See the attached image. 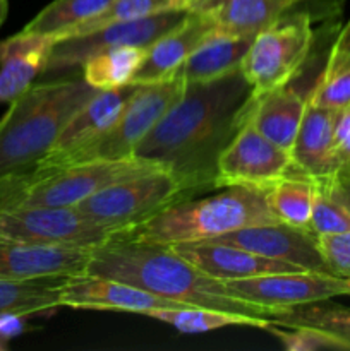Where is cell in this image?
Listing matches in <instances>:
<instances>
[{
	"instance_id": "6da1fadb",
	"label": "cell",
	"mask_w": 350,
	"mask_h": 351,
	"mask_svg": "<svg viewBox=\"0 0 350 351\" xmlns=\"http://www.w3.org/2000/svg\"><path fill=\"white\" fill-rule=\"evenodd\" d=\"M253 88L240 69L206 82H187L182 98L165 113L136 156L170 171L184 199L215 187L218 160L254 106Z\"/></svg>"
},
{
	"instance_id": "7a4b0ae2",
	"label": "cell",
	"mask_w": 350,
	"mask_h": 351,
	"mask_svg": "<svg viewBox=\"0 0 350 351\" xmlns=\"http://www.w3.org/2000/svg\"><path fill=\"white\" fill-rule=\"evenodd\" d=\"M86 273L124 281L191 307H206L270 322L280 312L233 297L222 280L205 274L175 254L170 245L136 242L120 235L93 249Z\"/></svg>"
},
{
	"instance_id": "3957f363",
	"label": "cell",
	"mask_w": 350,
	"mask_h": 351,
	"mask_svg": "<svg viewBox=\"0 0 350 351\" xmlns=\"http://www.w3.org/2000/svg\"><path fill=\"white\" fill-rule=\"evenodd\" d=\"M81 75L33 82L0 119V178L36 167L72 117L98 93Z\"/></svg>"
},
{
	"instance_id": "277c9868",
	"label": "cell",
	"mask_w": 350,
	"mask_h": 351,
	"mask_svg": "<svg viewBox=\"0 0 350 351\" xmlns=\"http://www.w3.org/2000/svg\"><path fill=\"white\" fill-rule=\"evenodd\" d=\"M268 189L232 185L198 201L180 199L119 235L136 242L174 245L213 240L247 226L275 223L278 219L268 206Z\"/></svg>"
},
{
	"instance_id": "5b68a950",
	"label": "cell",
	"mask_w": 350,
	"mask_h": 351,
	"mask_svg": "<svg viewBox=\"0 0 350 351\" xmlns=\"http://www.w3.org/2000/svg\"><path fill=\"white\" fill-rule=\"evenodd\" d=\"M163 168L139 156L95 160L54 170H31L0 178V211L36 206H78L102 189Z\"/></svg>"
},
{
	"instance_id": "8992f818",
	"label": "cell",
	"mask_w": 350,
	"mask_h": 351,
	"mask_svg": "<svg viewBox=\"0 0 350 351\" xmlns=\"http://www.w3.org/2000/svg\"><path fill=\"white\" fill-rule=\"evenodd\" d=\"M185 86L187 82L180 74V69L161 81L143 84L136 96L127 103L119 119L102 136L86 146L79 147L74 153L67 154L47 170L82 163V161L120 160V158L134 156L148 134L156 127L165 113L182 98Z\"/></svg>"
},
{
	"instance_id": "52a82bcc",
	"label": "cell",
	"mask_w": 350,
	"mask_h": 351,
	"mask_svg": "<svg viewBox=\"0 0 350 351\" xmlns=\"http://www.w3.org/2000/svg\"><path fill=\"white\" fill-rule=\"evenodd\" d=\"M314 31L305 10H290L254 36L240 72L254 96L290 84L311 51Z\"/></svg>"
},
{
	"instance_id": "ba28073f",
	"label": "cell",
	"mask_w": 350,
	"mask_h": 351,
	"mask_svg": "<svg viewBox=\"0 0 350 351\" xmlns=\"http://www.w3.org/2000/svg\"><path fill=\"white\" fill-rule=\"evenodd\" d=\"M180 199L184 194L174 175L158 168L108 185L75 208L93 221L124 233Z\"/></svg>"
},
{
	"instance_id": "9c48e42d",
	"label": "cell",
	"mask_w": 350,
	"mask_h": 351,
	"mask_svg": "<svg viewBox=\"0 0 350 351\" xmlns=\"http://www.w3.org/2000/svg\"><path fill=\"white\" fill-rule=\"evenodd\" d=\"M119 235L82 215L75 206H36L0 211V239L95 249Z\"/></svg>"
},
{
	"instance_id": "30bf717a",
	"label": "cell",
	"mask_w": 350,
	"mask_h": 351,
	"mask_svg": "<svg viewBox=\"0 0 350 351\" xmlns=\"http://www.w3.org/2000/svg\"><path fill=\"white\" fill-rule=\"evenodd\" d=\"M189 9L165 10L139 19L115 23L82 36L54 41L43 74L81 67L91 55L115 47H151L187 17Z\"/></svg>"
},
{
	"instance_id": "8fae6325",
	"label": "cell",
	"mask_w": 350,
	"mask_h": 351,
	"mask_svg": "<svg viewBox=\"0 0 350 351\" xmlns=\"http://www.w3.org/2000/svg\"><path fill=\"white\" fill-rule=\"evenodd\" d=\"M292 167L290 151L263 136L247 117L220 156L215 187H271Z\"/></svg>"
},
{
	"instance_id": "7c38bea8",
	"label": "cell",
	"mask_w": 350,
	"mask_h": 351,
	"mask_svg": "<svg viewBox=\"0 0 350 351\" xmlns=\"http://www.w3.org/2000/svg\"><path fill=\"white\" fill-rule=\"evenodd\" d=\"M233 297L270 308H288L349 295V280L318 271H287L223 281Z\"/></svg>"
},
{
	"instance_id": "4fadbf2b",
	"label": "cell",
	"mask_w": 350,
	"mask_h": 351,
	"mask_svg": "<svg viewBox=\"0 0 350 351\" xmlns=\"http://www.w3.org/2000/svg\"><path fill=\"white\" fill-rule=\"evenodd\" d=\"M213 240L246 249L268 259L292 264L302 271L329 273L318 247V237L307 228L275 221L235 230Z\"/></svg>"
},
{
	"instance_id": "5bb4252c",
	"label": "cell",
	"mask_w": 350,
	"mask_h": 351,
	"mask_svg": "<svg viewBox=\"0 0 350 351\" xmlns=\"http://www.w3.org/2000/svg\"><path fill=\"white\" fill-rule=\"evenodd\" d=\"M62 307L81 311H115L146 315L156 308H184L191 305L158 297L143 288L96 274L65 278L60 297Z\"/></svg>"
},
{
	"instance_id": "9a60e30c",
	"label": "cell",
	"mask_w": 350,
	"mask_h": 351,
	"mask_svg": "<svg viewBox=\"0 0 350 351\" xmlns=\"http://www.w3.org/2000/svg\"><path fill=\"white\" fill-rule=\"evenodd\" d=\"M143 84L122 86L115 89H103L98 91L65 125L58 136L57 143L50 149V153L31 170H47L55 163L65 158L67 154L74 153L79 147L86 146L96 137L102 136L122 113L127 103L136 96ZM30 171V170H27Z\"/></svg>"
},
{
	"instance_id": "2e32d148",
	"label": "cell",
	"mask_w": 350,
	"mask_h": 351,
	"mask_svg": "<svg viewBox=\"0 0 350 351\" xmlns=\"http://www.w3.org/2000/svg\"><path fill=\"white\" fill-rule=\"evenodd\" d=\"M91 252L93 249L84 247L41 245L0 239V278L27 280L84 274Z\"/></svg>"
},
{
	"instance_id": "e0dca14e",
	"label": "cell",
	"mask_w": 350,
	"mask_h": 351,
	"mask_svg": "<svg viewBox=\"0 0 350 351\" xmlns=\"http://www.w3.org/2000/svg\"><path fill=\"white\" fill-rule=\"evenodd\" d=\"M170 247L175 254L194 264L202 273L222 281L246 280V278L287 273V271H302L292 264L268 259L246 249L226 245L215 240L174 243Z\"/></svg>"
},
{
	"instance_id": "ac0fdd59",
	"label": "cell",
	"mask_w": 350,
	"mask_h": 351,
	"mask_svg": "<svg viewBox=\"0 0 350 351\" xmlns=\"http://www.w3.org/2000/svg\"><path fill=\"white\" fill-rule=\"evenodd\" d=\"M220 33L222 31L213 21L202 14L189 10L187 17L177 27L170 29L151 47H148L143 65L136 72L132 82L150 84L168 77L177 69H180L192 51Z\"/></svg>"
},
{
	"instance_id": "d6986e66",
	"label": "cell",
	"mask_w": 350,
	"mask_h": 351,
	"mask_svg": "<svg viewBox=\"0 0 350 351\" xmlns=\"http://www.w3.org/2000/svg\"><path fill=\"white\" fill-rule=\"evenodd\" d=\"M307 0H191L189 10L202 14L232 36L254 38Z\"/></svg>"
},
{
	"instance_id": "ffe728a7",
	"label": "cell",
	"mask_w": 350,
	"mask_h": 351,
	"mask_svg": "<svg viewBox=\"0 0 350 351\" xmlns=\"http://www.w3.org/2000/svg\"><path fill=\"white\" fill-rule=\"evenodd\" d=\"M54 41L26 31L0 41V103H12L43 74Z\"/></svg>"
},
{
	"instance_id": "44dd1931",
	"label": "cell",
	"mask_w": 350,
	"mask_h": 351,
	"mask_svg": "<svg viewBox=\"0 0 350 351\" xmlns=\"http://www.w3.org/2000/svg\"><path fill=\"white\" fill-rule=\"evenodd\" d=\"M333 108L307 101L301 127L292 144L290 156L294 167L312 178L331 177L336 173L333 154Z\"/></svg>"
},
{
	"instance_id": "7402d4cb",
	"label": "cell",
	"mask_w": 350,
	"mask_h": 351,
	"mask_svg": "<svg viewBox=\"0 0 350 351\" xmlns=\"http://www.w3.org/2000/svg\"><path fill=\"white\" fill-rule=\"evenodd\" d=\"M309 96L301 95L290 84L256 96L249 120L263 136L290 151L307 108Z\"/></svg>"
},
{
	"instance_id": "603a6c76",
	"label": "cell",
	"mask_w": 350,
	"mask_h": 351,
	"mask_svg": "<svg viewBox=\"0 0 350 351\" xmlns=\"http://www.w3.org/2000/svg\"><path fill=\"white\" fill-rule=\"evenodd\" d=\"M254 38L220 33L202 43L180 65L185 82H206L240 69Z\"/></svg>"
},
{
	"instance_id": "cb8c5ba5",
	"label": "cell",
	"mask_w": 350,
	"mask_h": 351,
	"mask_svg": "<svg viewBox=\"0 0 350 351\" xmlns=\"http://www.w3.org/2000/svg\"><path fill=\"white\" fill-rule=\"evenodd\" d=\"M69 276L7 280L0 278V314H45L62 307V287Z\"/></svg>"
},
{
	"instance_id": "d4e9b609",
	"label": "cell",
	"mask_w": 350,
	"mask_h": 351,
	"mask_svg": "<svg viewBox=\"0 0 350 351\" xmlns=\"http://www.w3.org/2000/svg\"><path fill=\"white\" fill-rule=\"evenodd\" d=\"M266 201L278 221L309 230L314 202V178L297 167H292L285 177L268 189Z\"/></svg>"
},
{
	"instance_id": "484cf974",
	"label": "cell",
	"mask_w": 350,
	"mask_h": 351,
	"mask_svg": "<svg viewBox=\"0 0 350 351\" xmlns=\"http://www.w3.org/2000/svg\"><path fill=\"white\" fill-rule=\"evenodd\" d=\"M309 101L333 110L350 105V21L336 36Z\"/></svg>"
},
{
	"instance_id": "4316f807",
	"label": "cell",
	"mask_w": 350,
	"mask_h": 351,
	"mask_svg": "<svg viewBox=\"0 0 350 351\" xmlns=\"http://www.w3.org/2000/svg\"><path fill=\"white\" fill-rule=\"evenodd\" d=\"M148 48L144 47H115L102 50L86 58L81 65V74L93 88L115 89L130 84L143 65Z\"/></svg>"
},
{
	"instance_id": "83f0119b",
	"label": "cell",
	"mask_w": 350,
	"mask_h": 351,
	"mask_svg": "<svg viewBox=\"0 0 350 351\" xmlns=\"http://www.w3.org/2000/svg\"><path fill=\"white\" fill-rule=\"evenodd\" d=\"M146 317H153L156 321L170 324L177 331L185 335H198V332L215 331V329L232 328V326H244V328L264 329L270 321L247 317V315L230 314L223 311H213L206 307H184V308H156L150 311Z\"/></svg>"
},
{
	"instance_id": "f1b7e54d",
	"label": "cell",
	"mask_w": 350,
	"mask_h": 351,
	"mask_svg": "<svg viewBox=\"0 0 350 351\" xmlns=\"http://www.w3.org/2000/svg\"><path fill=\"white\" fill-rule=\"evenodd\" d=\"M112 2L113 0H54L33 17L23 31L57 40L72 27L98 16Z\"/></svg>"
},
{
	"instance_id": "f546056e",
	"label": "cell",
	"mask_w": 350,
	"mask_h": 351,
	"mask_svg": "<svg viewBox=\"0 0 350 351\" xmlns=\"http://www.w3.org/2000/svg\"><path fill=\"white\" fill-rule=\"evenodd\" d=\"M326 302L328 300L281 308L273 317L271 324L305 326V328L319 329L340 339L350 351V308L326 304Z\"/></svg>"
},
{
	"instance_id": "4dcf8cb0",
	"label": "cell",
	"mask_w": 350,
	"mask_h": 351,
	"mask_svg": "<svg viewBox=\"0 0 350 351\" xmlns=\"http://www.w3.org/2000/svg\"><path fill=\"white\" fill-rule=\"evenodd\" d=\"M187 5L189 0H113L98 16L91 17V19L79 24V26L72 27V29H69L67 33H64L57 40L82 36V34L93 33V31L110 26V24L126 23V21L139 19V17L151 16V14L165 12V10L187 9Z\"/></svg>"
},
{
	"instance_id": "1f68e13d",
	"label": "cell",
	"mask_w": 350,
	"mask_h": 351,
	"mask_svg": "<svg viewBox=\"0 0 350 351\" xmlns=\"http://www.w3.org/2000/svg\"><path fill=\"white\" fill-rule=\"evenodd\" d=\"M309 230L316 237L350 230V211L333 189V175L314 178V202Z\"/></svg>"
},
{
	"instance_id": "d6a6232c",
	"label": "cell",
	"mask_w": 350,
	"mask_h": 351,
	"mask_svg": "<svg viewBox=\"0 0 350 351\" xmlns=\"http://www.w3.org/2000/svg\"><path fill=\"white\" fill-rule=\"evenodd\" d=\"M270 335H273L288 351H318V350H342L347 351L345 345L340 339L333 338L328 332L319 331L305 326H278L268 324L264 328Z\"/></svg>"
},
{
	"instance_id": "836d02e7",
	"label": "cell",
	"mask_w": 350,
	"mask_h": 351,
	"mask_svg": "<svg viewBox=\"0 0 350 351\" xmlns=\"http://www.w3.org/2000/svg\"><path fill=\"white\" fill-rule=\"evenodd\" d=\"M318 247L328 266L329 273L335 276L350 278V230L331 235H319Z\"/></svg>"
},
{
	"instance_id": "e575fe53",
	"label": "cell",
	"mask_w": 350,
	"mask_h": 351,
	"mask_svg": "<svg viewBox=\"0 0 350 351\" xmlns=\"http://www.w3.org/2000/svg\"><path fill=\"white\" fill-rule=\"evenodd\" d=\"M333 154L336 171L350 167V105L336 108L333 120Z\"/></svg>"
},
{
	"instance_id": "d590c367",
	"label": "cell",
	"mask_w": 350,
	"mask_h": 351,
	"mask_svg": "<svg viewBox=\"0 0 350 351\" xmlns=\"http://www.w3.org/2000/svg\"><path fill=\"white\" fill-rule=\"evenodd\" d=\"M27 331V317L19 314H0V341L9 343Z\"/></svg>"
},
{
	"instance_id": "8d00e7d4",
	"label": "cell",
	"mask_w": 350,
	"mask_h": 351,
	"mask_svg": "<svg viewBox=\"0 0 350 351\" xmlns=\"http://www.w3.org/2000/svg\"><path fill=\"white\" fill-rule=\"evenodd\" d=\"M333 189H335L340 201H342L350 211V167L342 168V170H338L333 175Z\"/></svg>"
},
{
	"instance_id": "74e56055",
	"label": "cell",
	"mask_w": 350,
	"mask_h": 351,
	"mask_svg": "<svg viewBox=\"0 0 350 351\" xmlns=\"http://www.w3.org/2000/svg\"><path fill=\"white\" fill-rule=\"evenodd\" d=\"M7 12H9V2H7V0H0V26H2L3 21H5Z\"/></svg>"
},
{
	"instance_id": "f35d334b",
	"label": "cell",
	"mask_w": 350,
	"mask_h": 351,
	"mask_svg": "<svg viewBox=\"0 0 350 351\" xmlns=\"http://www.w3.org/2000/svg\"><path fill=\"white\" fill-rule=\"evenodd\" d=\"M5 350H7V345H5V343L0 341V351H5Z\"/></svg>"
},
{
	"instance_id": "ab89813d",
	"label": "cell",
	"mask_w": 350,
	"mask_h": 351,
	"mask_svg": "<svg viewBox=\"0 0 350 351\" xmlns=\"http://www.w3.org/2000/svg\"><path fill=\"white\" fill-rule=\"evenodd\" d=\"M349 287H350V278H349ZM349 295H350V291H349Z\"/></svg>"
},
{
	"instance_id": "60d3db41",
	"label": "cell",
	"mask_w": 350,
	"mask_h": 351,
	"mask_svg": "<svg viewBox=\"0 0 350 351\" xmlns=\"http://www.w3.org/2000/svg\"><path fill=\"white\" fill-rule=\"evenodd\" d=\"M189 2H191V0H189Z\"/></svg>"
}]
</instances>
